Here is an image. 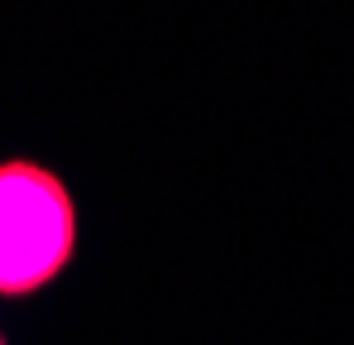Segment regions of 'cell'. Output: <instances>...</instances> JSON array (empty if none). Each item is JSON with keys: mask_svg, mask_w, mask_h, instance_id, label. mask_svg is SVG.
Listing matches in <instances>:
<instances>
[{"mask_svg": "<svg viewBox=\"0 0 354 345\" xmlns=\"http://www.w3.org/2000/svg\"><path fill=\"white\" fill-rule=\"evenodd\" d=\"M0 345H5V336H0Z\"/></svg>", "mask_w": 354, "mask_h": 345, "instance_id": "cell-2", "label": "cell"}, {"mask_svg": "<svg viewBox=\"0 0 354 345\" xmlns=\"http://www.w3.org/2000/svg\"><path fill=\"white\" fill-rule=\"evenodd\" d=\"M77 206L53 168L34 159L0 163V297H29L72 264Z\"/></svg>", "mask_w": 354, "mask_h": 345, "instance_id": "cell-1", "label": "cell"}]
</instances>
